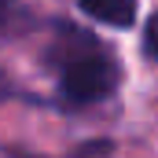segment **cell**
<instances>
[{
    "label": "cell",
    "instance_id": "obj_1",
    "mask_svg": "<svg viewBox=\"0 0 158 158\" xmlns=\"http://www.w3.org/2000/svg\"><path fill=\"white\" fill-rule=\"evenodd\" d=\"M59 88L70 103H99L118 88V63L92 40L85 52H74L70 44V52L59 55Z\"/></svg>",
    "mask_w": 158,
    "mask_h": 158
},
{
    "label": "cell",
    "instance_id": "obj_3",
    "mask_svg": "<svg viewBox=\"0 0 158 158\" xmlns=\"http://www.w3.org/2000/svg\"><path fill=\"white\" fill-rule=\"evenodd\" d=\"M143 44H147V52L158 59V11L151 15V22H147V33H143Z\"/></svg>",
    "mask_w": 158,
    "mask_h": 158
},
{
    "label": "cell",
    "instance_id": "obj_2",
    "mask_svg": "<svg viewBox=\"0 0 158 158\" xmlns=\"http://www.w3.org/2000/svg\"><path fill=\"white\" fill-rule=\"evenodd\" d=\"M77 7L88 19H96L110 30H132L136 26V0H77Z\"/></svg>",
    "mask_w": 158,
    "mask_h": 158
}]
</instances>
